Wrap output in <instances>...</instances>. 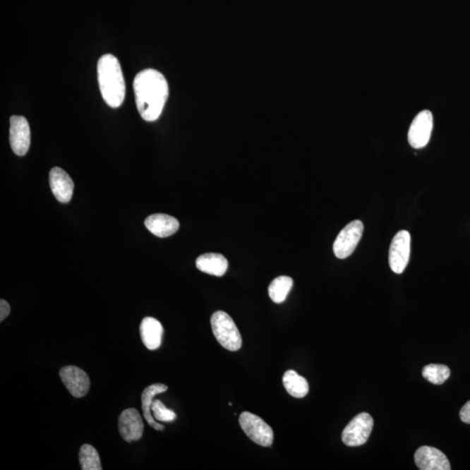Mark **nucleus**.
<instances>
[{
    "mask_svg": "<svg viewBox=\"0 0 470 470\" xmlns=\"http://www.w3.org/2000/svg\"><path fill=\"white\" fill-rule=\"evenodd\" d=\"M133 91L141 118L148 122L157 121L169 98L166 78L154 69L141 71L134 78Z\"/></svg>",
    "mask_w": 470,
    "mask_h": 470,
    "instance_id": "1",
    "label": "nucleus"
},
{
    "mask_svg": "<svg viewBox=\"0 0 470 470\" xmlns=\"http://www.w3.org/2000/svg\"><path fill=\"white\" fill-rule=\"evenodd\" d=\"M100 90L108 106L117 108L125 100L126 85L121 64L116 57L104 54L97 65Z\"/></svg>",
    "mask_w": 470,
    "mask_h": 470,
    "instance_id": "2",
    "label": "nucleus"
},
{
    "mask_svg": "<svg viewBox=\"0 0 470 470\" xmlns=\"http://www.w3.org/2000/svg\"><path fill=\"white\" fill-rule=\"evenodd\" d=\"M211 326L216 339L224 349L234 352L241 348V335L229 313L224 311L212 313Z\"/></svg>",
    "mask_w": 470,
    "mask_h": 470,
    "instance_id": "3",
    "label": "nucleus"
},
{
    "mask_svg": "<svg viewBox=\"0 0 470 470\" xmlns=\"http://www.w3.org/2000/svg\"><path fill=\"white\" fill-rule=\"evenodd\" d=\"M242 430L249 439L260 446L270 447L274 442V431L260 417L245 411L239 418Z\"/></svg>",
    "mask_w": 470,
    "mask_h": 470,
    "instance_id": "4",
    "label": "nucleus"
},
{
    "mask_svg": "<svg viewBox=\"0 0 470 470\" xmlns=\"http://www.w3.org/2000/svg\"><path fill=\"white\" fill-rule=\"evenodd\" d=\"M374 421L368 413H361L353 418L342 432L343 443L349 447L363 445L370 435Z\"/></svg>",
    "mask_w": 470,
    "mask_h": 470,
    "instance_id": "5",
    "label": "nucleus"
},
{
    "mask_svg": "<svg viewBox=\"0 0 470 470\" xmlns=\"http://www.w3.org/2000/svg\"><path fill=\"white\" fill-rule=\"evenodd\" d=\"M363 222L354 221L339 233L333 246L335 255L338 259H346L352 255L363 237Z\"/></svg>",
    "mask_w": 470,
    "mask_h": 470,
    "instance_id": "6",
    "label": "nucleus"
},
{
    "mask_svg": "<svg viewBox=\"0 0 470 470\" xmlns=\"http://www.w3.org/2000/svg\"><path fill=\"white\" fill-rule=\"evenodd\" d=\"M411 237L408 231L402 230L394 235L390 248V266L395 274L404 273L410 257Z\"/></svg>",
    "mask_w": 470,
    "mask_h": 470,
    "instance_id": "7",
    "label": "nucleus"
},
{
    "mask_svg": "<svg viewBox=\"0 0 470 470\" xmlns=\"http://www.w3.org/2000/svg\"><path fill=\"white\" fill-rule=\"evenodd\" d=\"M10 144L15 155L24 156L28 154L31 144V131L25 117L17 115L11 117Z\"/></svg>",
    "mask_w": 470,
    "mask_h": 470,
    "instance_id": "8",
    "label": "nucleus"
},
{
    "mask_svg": "<svg viewBox=\"0 0 470 470\" xmlns=\"http://www.w3.org/2000/svg\"><path fill=\"white\" fill-rule=\"evenodd\" d=\"M433 129V115L431 112L424 110L418 114L410 126L408 139L410 145L421 149L428 143Z\"/></svg>",
    "mask_w": 470,
    "mask_h": 470,
    "instance_id": "9",
    "label": "nucleus"
},
{
    "mask_svg": "<svg viewBox=\"0 0 470 470\" xmlns=\"http://www.w3.org/2000/svg\"><path fill=\"white\" fill-rule=\"evenodd\" d=\"M59 376L73 397H83L90 389V379L87 373L76 366H66L62 368L59 371Z\"/></svg>",
    "mask_w": 470,
    "mask_h": 470,
    "instance_id": "10",
    "label": "nucleus"
},
{
    "mask_svg": "<svg viewBox=\"0 0 470 470\" xmlns=\"http://www.w3.org/2000/svg\"><path fill=\"white\" fill-rule=\"evenodd\" d=\"M118 423L119 434L126 442L139 441L143 438L144 423L143 417L137 409H125L119 416Z\"/></svg>",
    "mask_w": 470,
    "mask_h": 470,
    "instance_id": "11",
    "label": "nucleus"
},
{
    "mask_svg": "<svg viewBox=\"0 0 470 470\" xmlns=\"http://www.w3.org/2000/svg\"><path fill=\"white\" fill-rule=\"evenodd\" d=\"M415 462L421 470H450V464L445 454L435 447L423 446L416 450Z\"/></svg>",
    "mask_w": 470,
    "mask_h": 470,
    "instance_id": "12",
    "label": "nucleus"
},
{
    "mask_svg": "<svg viewBox=\"0 0 470 470\" xmlns=\"http://www.w3.org/2000/svg\"><path fill=\"white\" fill-rule=\"evenodd\" d=\"M49 182L52 193L61 203H68L72 199L74 183L66 171L54 167L50 171Z\"/></svg>",
    "mask_w": 470,
    "mask_h": 470,
    "instance_id": "13",
    "label": "nucleus"
},
{
    "mask_svg": "<svg viewBox=\"0 0 470 470\" xmlns=\"http://www.w3.org/2000/svg\"><path fill=\"white\" fill-rule=\"evenodd\" d=\"M145 226L155 236L166 238L177 232L180 227V222L173 216L155 214L148 216L145 219Z\"/></svg>",
    "mask_w": 470,
    "mask_h": 470,
    "instance_id": "14",
    "label": "nucleus"
},
{
    "mask_svg": "<svg viewBox=\"0 0 470 470\" xmlns=\"http://www.w3.org/2000/svg\"><path fill=\"white\" fill-rule=\"evenodd\" d=\"M140 337L149 350L158 349L162 345L164 328L158 320L145 317L140 323Z\"/></svg>",
    "mask_w": 470,
    "mask_h": 470,
    "instance_id": "15",
    "label": "nucleus"
},
{
    "mask_svg": "<svg viewBox=\"0 0 470 470\" xmlns=\"http://www.w3.org/2000/svg\"><path fill=\"white\" fill-rule=\"evenodd\" d=\"M167 389H169V387L165 385V384L155 383L152 385L145 387L143 394H141V404H143L141 406H143L145 419L152 428L158 431L165 430V427L155 419L152 414L151 406L156 395L164 393Z\"/></svg>",
    "mask_w": 470,
    "mask_h": 470,
    "instance_id": "16",
    "label": "nucleus"
},
{
    "mask_svg": "<svg viewBox=\"0 0 470 470\" xmlns=\"http://www.w3.org/2000/svg\"><path fill=\"white\" fill-rule=\"evenodd\" d=\"M198 270L203 273L222 277L229 268V261L219 253H208L198 257L196 260Z\"/></svg>",
    "mask_w": 470,
    "mask_h": 470,
    "instance_id": "17",
    "label": "nucleus"
},
{
    "mask_svg": "<svg viewBox=\"0 0 470 470\" xmlns=\"http://www.w3.org/2000/svg\"><path fill=\"white\" fill-rule=\"evenodd\" d=\"M282 382L287 393L294 398H303L308 393L307 380L298 375L296 371H287L283 375Z\"/></svg>",
    "mask_w": 470,
    "mask_h": 470,
    "instance_id": "18",
    "label": "nucleus"
},
{
    "mask_svg": "<svg viewBox=\"0 0 470 470\" xmlns=\"http://www.w3.org/2000/svg\"><path fill=\"white\" fill-rule=\"evenodd\" d=\"M293 284V279L289 277V276H279V277L275 278L268 287V294H270L271 300L275 303H282L289 296Z\"/></svg>",
    "mask_w": 470,
    "mask_h": 470,
    "instance_id": "19",
    "label": "nucleus"
},
{
    "mask_svg": "<svg viewBox=\"0 0 470 470\" xmlns=\"http://www.w3.org/2000/svg\"><path fill=\"white\" fill-rule=\"evenodd\" d=\"M80 464L83 470H102V462L99 456L98 451L90 444H84L80 447Z\"/></svg>",
    "mask_w": 470,
    "mask_h": 470,
    "instance_id": "20",
    "label": "nucleus"
},
{
    "mask_svg": "<svg viewBox=\"0 0 470 470\" xmlns=\"http://www.w3.org/2000/svg\"><path fill=\"white\" fill-rule=\"evenodd\" d=\"M423 375L428 382L441 385L449 379L450 369L442 364H430L423 368Z\"/></svg>",
    "mask_w": 470,
    "mask_h": 470,
    "instance_id": "21",
    "label": "nucleus"
},
{
    "mask_svg": "<svg viewBox=\"0 0 470 470\" xmlns=\"http://www.w3.org/2000/svg\"><path fill=\"white\" fill-rule=\"evenodd\" d=\"M152 414L157 421H163V423H170L176 419V414L173 410L167 409L163 402L159 400L152 402L151 406Z\"/></svg>",
    "mask_w": 470,
    "mask_h": 470,
    "instance_id": "22",
    "label": "nucleus"
},
{
    "mask_svg": "<svg viewBox=\"0 0 470 470\" xmlns=\"http://www.w3.org/2000/svg\"><path fill=\"white\" fill-rule=\"evenodd\" d=\"M10 312L11 307L8 302L5 300L0 301V322H3L9 315Z\"/></svg>",
    "mask_w": 470,
    "mask_h": 470,
    "instance_id": "23",
    "label": "nucleus"
},
{
    "mask_svg": "<svg viewBox=\"0 0 470 470\" xmlns=\"http://www.w3.org/2000/svg\"><path fill=\"white\" fill-rule=\"evenodd\" d=\"M460 418L464 423L470 424V401L462 406L460 411Z\"/></svg>",
    "mask_w": 470,
    "mask_h": 470,
    "instance_id": "24",
    "label": "nucleus"
}]
</instances>
